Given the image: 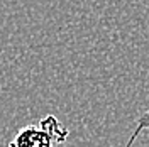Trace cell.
<instances>
[{"label":"cell","mask_w":149,"mask_h":147,"mask_svg":"<svg viewBox=\"0 0 149 147\" xmlns=\"http://www.w3.org/2000/svg\"><path fill=\"white\" fill-rule=\"evenodd\" d=\"M70 132L54 115H46L36 125H26L14 135L9 147H54L65 144Z\"/></svg>","instance_id":"1"},{"label":"cell","mask_w":149,"mask_h":147,"mask_svg":"<svg viewBox=\"0 0 149 147\" xmlns=\"http://www.w3.org/2000/svg\"><path fill=\"white\" fill-rule=\"evenodd\" d=\"M146 129H149V108L144 112L142 115H141L139 119H137V122H136V127H134V130H132V134H130V137H129V140H127L125 147H132V146H134L136 139L139 137V135Z\"/></svg>","instance_id":"2"}]
</instances>
